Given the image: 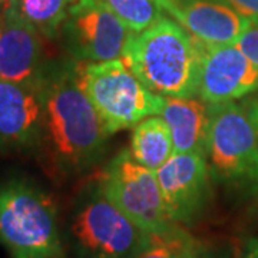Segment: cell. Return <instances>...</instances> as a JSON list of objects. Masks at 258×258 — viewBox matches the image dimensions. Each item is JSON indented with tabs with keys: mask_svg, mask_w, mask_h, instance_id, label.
Wrapping results in <instances>:
<instances>
[{
	"mask_svg": "<svg viewBox=\"0 0 258 258\" xmlns=\"http://www.w3.org/2000/svg\"><path fill=\"white\" fill-rule=\"evenodd\" d=\"M81 72L82 63L72 57L52 59L39 81L42 128L36 152L56 176L92 169L111 137L83 89Z\"/></svg>",
	"mask_w": 258,
	"mask_h": 258,
	"instance_id": "6da1fadb",
	"label": "cell"
},
{
	"mask_svg": "<svg viewBox=\"0 0 258 258\" xmlns=\"http://www.w3.org/2000/svg\"><path fill=\"white\" fill-rule=\"evenodd\" d=\"M200 59L198 40L165 15L134 32L122 55L129 71L164 98L197 96Z\"/></svg>",
	"mask_w": 258,
	"mask_h": 258,
	"instance_id": "7a4b0ae2",
	"label": "cell"
},
{
	"mask_svg": "<svg viewBox=\"0 0 258 258\" xmlns=\"http://www.w3.org/2000/svg\"><path fill=\"white\" fill-rule=\"evenodd\" d=\"M63 240L75 258H137L149 245L152 234L112 204L99 179H95L74 198Z\"/></svg>",
	"mask_w": 258,
	"mask_h": 258,
	"instance_id": "3957f363",
	"label": "cell"
},
{
	"mask_svg": "<svg viewBox=\"0 0 258 258\" xmlns=\"http://www.w3.org/2000/svg\"><path fill=\"white\" fill-rule=\"evenodd\" d=\"M0 244L12 258H66L55 200L30 178L0 184Z\"/></svg>",
	"mask_w": 258,
	"mask_h": 258,
	"instance_id": "277c9868",
	"label": "cell"
},
{
	"mask_svg": "<svg viewBox=\"0 0 258 258\" xmlns=\"http://www.w3.org/2000/svg\"><path fill=\"white\" fill-rule=\"evenodd\" d=\"M205 158L215 184L242 188L254 195L258 186L255 129L241 102L210 103Z\"/></svg>",
	"mask_w": 258,
	"mask_h": 258,
	"instance_id": "5b68a950",
	"label": "cell"
},
{
	"mask_svg": "<svg viewBox=\"0 0 258 258\" xmlns=\"http://www.w3.org/2000/svg\"><path fill=\"white\" fill-rule=\"evenodd\" d=\"M82 86L109 135L161 115L166 98L149 91L122 59L82 63Z\"/></svg>",
	"mask_w": 258,
	"mask_h": 258,
	"instance_id": "8992f818",
	"label": "cell"
},
{
	"mask_svg": "<svg viewBox=\"0 0 258 258\" xmlns=\"http://www.w3.org/2000/svg\"><path fill=\"white\" fill-rule=\"evenodd\" d=\"M98 179L109 201L144 231L164 234L181 227L166 211L155 171L138 164L129 149L112 158Z\"/></svg>",
	"mask_w": 258,
	"mask_h": 258,
	"instance_id": "52a82bcc",
	"label": "cell"
},
{
	"mask_svg": "<svg viewBox=\"0 0 258 258\" xmlns=\"http://www.w3.org/2000/svg\"><path fill=\"white\" fill-rule=\"evenodd\" d=\"M132 35L103 0H75L59 37L69 57L96 63L122 59Z\"/></svg>",
	"mask_w": 258,
	"mask_h": 258,
	"instance_id": "ba28073f",
	"label": "cell"
},
{
	"mask_svg": "<svg viewBox=\"0 0 258 258\" xmlns=\"http://www.w3.org/2000/svg\"><path fill=\"white\" fill-rule=\"evenodd\" d=\"M171 220L181 227L201 221L212 201V178L205 155L174 154L155 171Z\"/></svg>",
	"mask_w": 258,
	"mask_h": 258,
	"instance_id": "9c48e42d",
	"label": "cell"
},
{
	"mask_svg": "<svg viewBox=\"0 0 258 258\" xmlns=\"http://www.w3.org/2000/svg\"><path fill=\"white\" fill-rule=\"evenodd\" d=\"M200 78L197 96L207 103L244 99L258 92V66L235 45L200 42Z\"/></svg>",
	"mask_w": 258,
	"mask_h": 258,
	"instance_id": "30bf717a",
	"label": "cell"
},
{
	"mask_svg": "<svg viewBox=\"0 0 258 258\" xmlns=\"http://www.w3.org/2000/svg\"><path fill=\"white\" fill-rule=\"evenodd\" d=\"M42 128V96L37 85L0 78V151L36 152Z\"/></svg>",
	"mask_w": 258,
	"mask_h": 258,
	"instance_id": "8fae6325",
	"label": "cell"
},
{
	"mask_svg": "<svg viewBox=\"0 0 258 258\" xmlns=\"http://www.w3.org/2000/svg\"><path fill=\"white\" fill-rule=\"evenodd\" d=\"M42 35L10 5L0 13V78L37 85L47 60Z\"/></svg>",
	"mask_w": 258,
	"mask_h": 258,
	"instance_id": "7c38bea8",
	"label": "cell"
},
{
	"mask_svg": "<svg viewBox=\"0 0 258 258\" xmlns=\"http://www.w3.org/2000/svg\"><path fill=\"white\" fill-rule=\"evenodd\" d=\"M157 3L191 36L207 45H235L251 22L224 0H157Z\"/></svg>",
	"mask_w": 258,
	"mask_h": 258,
	"instance_id": "4fadbf2b",
	"label": "cell"
},
{
	"mask_svg": "<svg viewBox=\"0 0 258 258\" xmlns=\"http://www.w3.org/2000/svg\"><path fill=\"white\" fill-rule=\"evenodd\" d=\"M162 118L169 126L174 154L205 155L210 128V103L198 96L166 98Z\"/></svg>",
	"mask_w": 258,
	"mask_h": 258,
	"instance_id": "5bb4252c",
	"label": "cell"
},
{
	"mask_svg": "<svg viewBox=\"0 0 258 258\" xmlns=\"http://www.w3.org/2000/svg\"><path fill=\"white\" fill-rule=\"evenodd\" d=\"M131 155L152 171L165 164L174 155V144L169 126L161 116H148L132 129Z\"/></svg>",
	"mask_w": 258,
	"mask_h": 258,
	"instance_id": "9a60e30c",
	"label": "cell"
},
{
	"mask_svg": "<svg viewBox=\"0 0 258 258\" xmlns=\"http://www.w3.org/2000/svg\"><path fill=\"white\" fill-rule=\"evenodd\" d=\"M75 0H8L22 18L46 39H57Z\"/></svg>",
	"mask_w": 258,
	"mask_h": 258,
	"instance_id": "2e32d148",
	"label": "cell"
},
{
	"mask_svg": "<svg viewBox=\"0 0 258 258\" xmlns=\"http://www.w3.org/2000/svg\"><path fill=\"white\" fill-rule=\"evenodd\" d=\"M132 32L138 33L155 23L164 12L157 0H103Z\"/></svg>",
	"mask_w": 258,
	"mask_h": 258,
	"instance_id": "e0dca14e",
	"label": "cell"
},
{
	"mask_svg": "<svg viewBox=\"0 0 258 258\" xmlns=\"http://www.w3.org/2000/svg\"><path fill=\"white\" fill-rule=\"evenodd\" d=\"M195 237L184 227H176L164 234H152V240L137 258H181L192 245Z\"/></svg>",
	"mask_w": 258,
	"mask_h": 258,
	"instance_id": "ac0fdd59",
	"label": "cell"
},
{
	"mask_svg": "<svg viewBox=\"0 0 258 258\" xmlns=\"http://www.w3.org/2000/svg\"><path fill=\"white\" fill-rule=\"evenodd\" d=\"M181 258H235V254L230 244L195 238Z\"/></svg>",
	"mask_w": 258,
	"mask_h": 258,
	"instance_id": "d6986e66",
	"label": "cell"
},
{
	"mask_svg": "<svg viewBox=\"0 0 258 258\" xmlns=\"http://www.w3.org/2000/svg\"><path fill=\"white\" fill-rule=\"evenodd\" d=\"M235 46L240 49L249 60L258 66V20H251L248 28L235 42Z\"/></svg>",
	"mask_w": 258,
	"mask_h": 258,
	"instance_id": "ffe728a7",
	"label": "cell"
},
{
	"mask_svg": "<svg viewBox=\"0 0 258 258\" xmlns=\"http://www.w3.org/2000/svg\"><path fill=\"white\" fill-rule=\"evenodd\" d=\"M241 105L244 106V109L247 112L248 118L252 122V126L255 129V135H257L258 142V92L252 93V95H249L247 98H244L242 102H241ZM252 197L258 201V186Z\"/></svg>",
	"mask_w": 258,
	"mask_h": 258,
	"instance_id": "44dd1931",
	"label": "cell"
},
{
	"mask_svg": "<svg viewBox=\"0 0 258 258\" xmlns=\"http://www.w3.org/2000/svg\"><path fill=\"white\" fill-rule=\"evenodd\" d=\"M242 16L258 20V0H224Z\"/></svg>",
	"mask_w": 258,
	"mask_h": 258,
	"instance_id": "7402d4cb",
	"label": "cell"
},
{
	"mask_svg": "<svg viewBox=\"0 0 258 258\" xmlns=\"http://www.w3.org/2000/svg\"><path fill=\"white\" fill-rule=\"evenodd\" d=\"M241 258H258V237H254L247 241L244 254Z\"/></svg>",
	"mask_w": 258,
	"mask_h": 258,
	"instance_id": "603a6c76",
	"label": "cell"
},
{
	"mask_svg": "<svg viewBox=\"0 0 258 258\" xmlns=\"http://www.w3.org/2000/svg\"><path fill=\"white\" fill-rule=\"evenodd\" d=\"M6 3H8V0H0V6H3V8H5V6H6Z\"/></svg>",
	"mask_w": 258,
	"mask_h": 258,
	"instance_id": "cb8c5ba5",
	"label": "cell"
}]
</instances>
